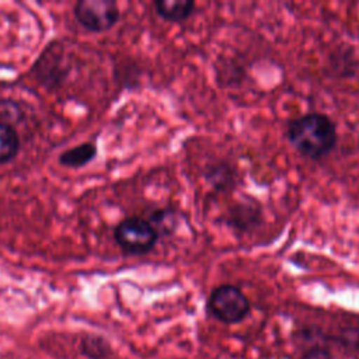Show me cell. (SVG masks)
Listing matches in <instances>:
<instances>
[{"label": "cell", "mask_w": 359, "mask_h": 359, "mask_svg": "<svg viewBox=\"0 0 359 359\" xmlns=\"http://www.w3.org/2000/svg\"><path fill=\"white\" fill-rule=\"evenodd\" d=\"M286 137L303 157L317 161L334 150L338 133L327 115L309 112L287 123Z\"/></svg>", "instance_id": "1"}, {"label": "cell", "mask_w": 359, "mask_h": 359, "mask_svg": "<svg viewBox=\"0 0 359 359\" xmlns=\"http://www.w3.org/2000/svg\"><path fill=\"white\" fill-rule=\"evenodd\" d=\"M114 238L125 254L143 255L156 247L160 236L147 219L130 216L115 226Z\"/></svg>", "instance_id": "2"}, {"label": "cell", "mask_w": 359, "mask_h": 359, "mask_svg": "<svg viewBox=\"0 0 359 359\" xmlns=\"http://www.w3.org/2000/svg\"><path fill=\"white\" fill-rule=\"evenodd\" d=\"M206 309L217 321L223 324H237L250 313V300L240 287L224 283L210 292Z\"/></svg>", "instance_id": "3"}, {"label": "cell", "mask_w": 359, "mask_h": 359, "mask_svg": "<svg viewBox=\"0 0 359 359\" xmlns=\"http://www.w3.org/2000/svg\"><path fill=\"white\" fill-rule=\"evenodd\" d=\"M74 18L87 31H109L119 20L118 4L112 0H80L73 8Z\"/></svg>", "instance_id": "4"}, {"label": "cell", "mask_w": 359, "mask_h": 359, "mask_svg": "<svg viewBox=\"0 0 359 359\" xmlns=\"http://www.w3.org/2000/svg\"><path fill=\"white\" fill-rule=\"evenodd\" d=\"M262 222L261 206L257 201L238 202L227 213V224L238 233H248Z\"/></svg>", "instance_id": "5"}, {"label": "cell", "mask_w": 359, "mask_h": 359, "mask_svg": "<svg viewBox=\"0 0 359 359\" xmlns=\"http://www.w3.org/2000/svg\"><path fill=\"white\" fill-rule=\"evenodd\" d=\"M156 13L165 21L181 22L185 21L195 8L194 0H157L154 1Z\"/></svg>", "instance_id": "6"}, {"label": "cell", "mask_w": 359, "mask_h": 359, "mask_svg": "<svg viewBox=\"0 0 359 359\" xmlns=\"http://www.w3.org/2000/svg\"><path fill=\"white\" fill-rule=\"evenodd\" d=\"M97 146L93 142H84L74 147L66 149L59 154V164L67 168H81L93 161L97 156Z\"/></svg>", "instance_id": "7"}, {"label": "cell", "mask_w": 359, "mask_h": 359, "mask_svg": "<svg viewBox=\"0 0 359 359\" xmlns=\"http://www.w3.org/2000/svg\"><path fill=\"white\" fill-rule=\"evenodd\" d=\"M206 181L216 189L223 191L233 188L237 182V172L229 163H213L205 168Z\"/></svg>", "instance_id": "8"}, {"label": "cell", "mask_w": 359, "mask_h": 359, "mask_svg": "<svg viewBox=\"0 0 359 359\" xmlns=\"http://www.w3.org/2000/svg\"><path fill=\"white\" fill-rule=\"evenodd\" d=\"M20 147V136L15 128L0 122V164L14 160Z\"/></svg>", "instance_id": "9"}, {"label": "cell", "mask_w": 359, "mask_h": 359, "mask_svg": "<svg viewBox=\"0 0 359 359\" xmlns=\"http://www.w3.org/2000/svg\"><path fill=\"white\" fill-rule=\"evenodd\" d=\"M149 222L156 229L158 236H161V233L170 234L174 230V224H175L174 212L170 209H158V210L153 212Z\"/></svg>", "instance_id": "10"}, {"label": "cell", "mask_w": 359, "mask_h": 359, "mask_svg": "<svg viewBox=\"0 0 359 359\" xmlns=\"http://www.w3.org/2000/svg\"><path fill=\"white\" fill-rule=\"evenodd\" d=\"M22 118V111L18 108V105L14 101L3 100L0 101V122L10 125L14 128L15 122H18Z\"/></svg>", "instance_id": "11"}, {"label": "cell", "mask_w": 359, "mask_h": 359, "mask_svg": "<svg viewBox=\"0 0 359 359\" xmlns=\"http://www.w3.org/2000/svg\"><path fill=\"white\" fill-rule=\"evenodd\" d=\"M300 359H338V358L324 346H313L307 349Z\"/></svg>", "instance_id": "12"}]
</instances>
